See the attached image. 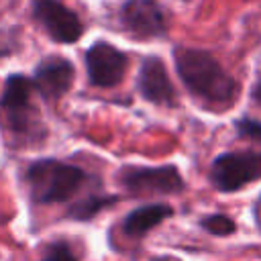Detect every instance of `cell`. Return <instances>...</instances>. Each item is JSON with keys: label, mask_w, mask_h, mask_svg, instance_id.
<instances>
[{"label": "cell", "mask_w": 261, "mask_h": 261, "mask_svg": "<svg viewBox=\"0 0 261 261\" xmlns=\"http://www.w3.org/2000/svg\"><path fill=\"white\" fill-rule=\"evenodd\" d=\"M73 63L65 57H45L39 61L35 73H33V88L39 92L45 100H59L73 84Z\"/></svg>", "instance_id": "9c48e42d"}, {"label": "cell", "mask_w": 261, "mask_h": 261, "mask_svg": "<svg viewBox=\"0 0 261 261\" xmlns=\"http://www.w3.org/2000/svg\"><path fill=\"white\" fill-rule=\"evenodd\" d=\"M126 55L106 41H96L86 51V71L96 88H114L126 73Z\"/></svg>", "instance_id": "8992f818"}, {"label": "cell", "mask_w": 261, "mask_h": 261, "mask_svg": "<svg viewBox=\"0 0 261 261\" xmlns=\"http://www.w3.org/2000/svg\"><path fill=\"white\" fill-rule=\"evenodd\" d=\"M255 216H257V222H259V226H261V194H259V198H257V206H255Z\"/></svg>", "instance_id": "ac0fdd59"}, {"label": "cell", "mask_w": 261, "mask_h": 261, "mask_svg": "<svg viewBox=\"0 0 261 261\" xmlns=\"http://www.w3.org/2000/svg\"><path fill=\"white\" fill-rule=\"evenodd\" d=\"M33 80L22 73L8 75L0 92V122L14 145H29L45 139V126L33 104Z\"/></svg>", "instance_id": "7a4b0ae2"}, {"label": "cell", "mask_w": 261, "mask_h": 261, "mask_svg": "<svg viewBox=\"0 0 261 261\" xmlns=\"http://www.w3.org/2000/svg\"><path fill=\"white\" fill-rule=\"evenodd\" d=\"M137 84H139L141 96L147 102L157 104V106H175V102H177L175 100V88L171 84V77L167 73L165 63L159 57L149 55L143 59Z\"/></svg>", "instance_id": "30bf717a"}, {"label": "cell", "mask_w": 261, "mask_h": 261, "mask_svg": "<svg viewBox=\"0 0 261 261\" xmlns=\"http://www.w3.org/2000/svg\"><path fill=\"white\" fill-rule=\"evenodd\" d=\"M210 184L220 194H234L261 179V151H226L210 165Z\"/></svg>", "instance_id": "5b68a950"}, {"label": "cell", "mask_w": 261, "mask_h": 261, "mask_svg": "<svg viewBox=\"0 0 261 261\" xmlns=\"http://www.w3.org/2000/svg\"><path fill=\"white\" fill-rule=\"evenodd\" d=\"M120 22L137 39H159L167 33V14L155 0H126Z\"/></svg>", "instance_id": "ba28073f"}, {"label": "cell", "mask_w": 261, "mask_h": 261, "mask_svg": "<svg viewBox=\"0 0 261 261\" xmlns=\"http://www.w3.org/2000/svg\"><path fill=\"white\" fill-rule=\"evenodd\" d=\"M169 216H173V208L169 204L155 202V204L139 206V208L130 210L124 216V220H122V232L128 239H143L149 230H153L155 226H159Z\"/></svg>", "instance_id": "8fae6325"}, {"label": "cell", "mask_w": 261, "mask_h": 261, "mask_svg": "<svg viewBox=\"0 0 261 261\" xmlns=\"http://www.w3.org/2000/svg\"><path fill=\"white\" fill-rule=\"evenodd\" d=\"M234 128H237V135L241 139L261 143V120H257L253 116H241L234 120Z\"/></svg>", "instance_id": "5bb4252c"}, {"label": "cell", "mask_w": 261, "mask_h": 261, "mask_svg": "<svg viewBox=\"0 0 261 261\" xmlns=\"http://www.w3.org/2000/svg\"><path fill=\"white\" fill-rule=\"evenodd\" d=\"M41 261H77V255L73 253L71 245L65 241H55L49 245L47 255Z\"/></svg>", "instance_id": "9a60e30c"}, {"label": "cell", "mask_w": 261, "mask_h": 261, "mask_svg": "<svg viewBox=\"0 0 261 261\" xmlns=\"http://www.w3.org/2000/svg\"><path fill=\"white\" fill-rule=\"evenodd\" d=\"M33 18L55 43H75L84 33L80 16L59 0H35Z\"/></svg>", "instance_id": "52a82bcc"}, {"label": "cell", "mask_w": 261, "mask_h": 261, "mask_svg": "<svg viewBox=\"0 0 261 261\" xmlns=\"http://www.w3.org/2000/svg\"><path fill=\"white\" fill-rule=\"evenodd\" d=\"M24 179L35 204H61L82 190L88 175L82 167L59 159H37L27 167Z\"/></svg>", "instance_id": "3957f363"}, {"label": "cell", "mask_w": 261, "mask_h": 261, "mask_svg": "<svg viewBox=\"0 0 261 261\" xmlns=\"http://www.w3.org/2000/svg\"><path fill=\"white\" fill-rule=\"evenodd\" d=\"M114 202H116V196H106V194H92V196H86L84 200L75 202V204L67 210V218L80 220V222H88V220H92L98 212H102L104 208L112 206Z\"/></svg>", "instance_id": "7c38bea8"}, {"label": "cell", "mask_w": 261, "mask_h": 261, "mask_svg": "<svg viewBox=\"0 0 261 261\" xmlns=\"http://www.w3.org/2000/svg\"><path fill=\"white\" fill-rule=\"evenodd\" d=\"M198 224H200L202 230H206L212 237H230V234L237 232V222L228 214H222V212L206 214V216L200 218Z\"/></svg>", "instance_id": "4fadbf2b"}, {"label": "cell", "mask_w": 261, "mask_h": 261, "mask_svg": "<svg viewBox=\"0 0 261 261\" xmlns=\"http://www.w3.org/2000/svg\"><path fill=\"white\" fill-rule=\"evenodd\" d=\"M14 51H18V39L14 31L0 29V57H8Z\"/></svg>", "instance_id": "2e32d148"}, {"label": "cell", "mask_w": 261, "mask_h": 261, "mask_svg": "<svg viewBox=\"0 0 261 261\" xmlns=\"http://www.w3.org/2000/svg\"><path fill=\"white\" fill-rule=\"evenodd\" d=\"M173 63L188 92L206 106L226 110L239 100L241 84L210 51L198 47H175Z\"/></svg>", "instance_id": "6da1fadb"}, {"label": "cell", "mask_w": 261, "mask_h": 261, "mask_svg": "<svg viewBox=\"0 0 261 261\" xmlns=\"http://www.w3.org/2000/svg\"><path fill=\"white\" fill-rule=\"evenodd\" d=\"M251 98L261 106V75H259V80L255 82V86H253V90H251Z\"/></svg>", "instance_id": "e0dca14e"}, {"label": "cell", "mask_w": 261, "mask_h": 261, "mask_svg": "<svg viewBox=\"0 0 261 261\" xmlns=\"http://www.w3.org/2000/svg\"><path fill=\"white\" fill-rule=\"evenodd\" d=\"M118 184L135 198L173 196L186 190V181L173 163L167 165H124L118 171Z\"/></svg>", "instance_id": "277c9868"}]
</instances>
